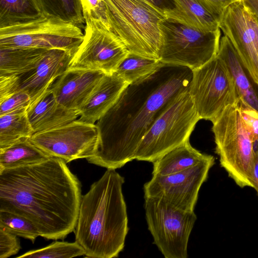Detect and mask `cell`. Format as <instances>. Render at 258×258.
I'll use <instances>...</instances> for the list:
<instances>
[{
	"label": "cell",
	"instance_id": "1",
	"mask_svg": "<svg viewBox=\"0 0 258 258\" xmlns=\"http://www.w3.org/2000/svg\"><path fill=\"white\" fill-rule=\"evenodd\" d=\"M192 70L161 62L153 72L128 84L96 124L99 144L89 163L116 169L134 160L137 148L155 120L189 91Z\"/></svg>",
	"mask_w": 258,
	"mask_h": 258
},
{
	"label": "cell",
	"instance_id": "2",
	"mask_svg": "<svg viewBox=\"0 0 258 258\" xmlns=\"http://www.w3.org/2000/svg\"><path fill=\"white\" fill-rule=\"evenodd\" d=\"M81 183L62 159L0 171V211L23 216L47 239H63L74 231Z\"/></svg>",
	"mask_w": 258,
	"mask_h": 258
},
{
	"label": "cell",
	"instance_id": "3",
	"mask_svg": "<svg viewBox=\"0 0 258 258\" xmlns=\"http://www.w3.org/2000/svg\"><path fill=\"white\" fill-rule=\"evenodd\" d=\"M124 182L115 169H107L82 195L74 232L85 257H117L123 249L128 231Z\"/></svg>",
	"mask_w": 258,
	"mask_h": 258
},
{
	"label": "cell",
	"instance_id": "4",
	"mask_svg": "<svg viewBox=\"0 0 258 258\" xmlns=\"http://www.w3.org/2000/svg\"><path fill=\"white\" fill-rule=\"evenodd\" d=\"M106 21L130 52L159 59L165 16L145 0H104Z\"/></svg>",
	"mask_w": 258,
	"mask_h": 258
},
{
	"label": "cell",
	"instance_id": "5",
	"mask_svg": "<svg viewBox=\"0 0 258 258\" xmlns=\"http://www.w3.org/2000/svg\"><path fill=\"white\" fill-rule=\"evenodd\" d=\"M215 151L228 176L241 188H254L255 149L237 104L228 106L212 122Z\"/></svg>",
	"mask_w": 258,
	"mask_h": 258
},
{
	"label": "cell",
	"instance_id": "6",
	"mask_svg": "<svg viewBox=\"0 0 258 258\" xmlns=\"http://www.w3.org/2000/svg\"><path fill=\"white\" fill-rule=\"evenodd\" d=\"M200 119L189 91L185 92L155 120L140 142L134 159L153 163L189 141Z\"/></svg>",
	"mask_w": 258,
	"mask_h": 258
},
{
	"label": "cell",
	"instance_id": "7",
	"mask_svg": "<svg viewBox=\"0 0 258 258\" xmlns=\"http://www.w3.org/2000/svg\"><path fill=\"white\" fill-rule=\"evenodd\" d=\"M161 62L198 69L216 56L221 31H201L165 19L160 24Z\"/></svg>",
	"mask_w": 258,
	"mask_h": 258
},
{
	"label": "cell",
	"instance_id": "8",
	"mask_svg": "<svg viewBox=\"0 0 258 258\" xmlns=\"http://www.w3.org/2000/svg\"><path fill=\"white\" fill-rule=\"evenodd\" d=\"M189 94L200 119L212 122L239 99L231 74L218 55L192 70Z\"/></svg>",
	"mask_w": 258,
	"mask_h": 258
},
{
	"label": "cell",
	"instance_id": "9",
	"mask_svg": "<svg viewBox=\"0 0 258 258\" xmlns=\"http://www.w3.org/2000/svg\"><path fill=\"white\" fill-rule=\"evenodd\" d=\"M148 230L165 258H186L189 237L197 216L157 198L144 197Z\"/></svg>",
	"mask_w": 258,
	"mask_h": 258
},
{
	"label": "cell",
	"instance_id": "10",
	"mask_svg": "<svg viewBox=\"0 0 258 258\" xmlns=\"http://www.w3.org/2000/svg\"><path fill=\"white\" fill-rule=\"evenodd\" d=\"M81 29L52 17L0 29V47L60 49L75 54L83 40Z\"/></svg>",
	"mask_w": 258,
	"mask_h": 258
},
{
	"label": "cell",
	"instance_id": "11",
	"mask_svg": "<svg viewBox=\"0 0 258 258\" xmlns=\"http://www.w3.org/2000/svg\"><path fill=\"white\" fill-rule=\"evenodd\" d=\"M85 34L69 69L114 73L129 50L107 23L83 13Z\"/></svg>",
	"mask_w": 258,
	"mask_h": 258
},
{
	"label": "cell",
	"instance_id": "12",
	"mask_svg": "<svg viewBox=\"0 0 258 258\" xmlns=\"http://www.w3.org/2000/svg\"><path fill=\"white\" fill-rule=\"evenodd\" d=\"M29 139L51 156L68 163L93 156L98 148L99 133L96 124L78 119L58 127L34 134Z\"/></svg>",
	"mask_w": 258,
	"mask_h": 258
},
{
	"label": "cell",
	"instance_id": "13",
	"mask_svg": "<svg viewBox=\"0 0 258 258\" xmlns=\"http://www.w3.org/2000/svg\"><path fill=\"white\" fill-rule=\"evenodd\" d=\"M215 158L188 169L168 175H152L144 185V197L159 198L174 208L194 211L200 189L207 180Z\"/></svg>",
	"mask_w": 258,
	"mask_h": 258
},
{
	"label": "cell",
	"instance_id": "14",
	"mask_svg": "<svg viewBox=\"0 0 258 258\" xmlns=\"http://www.w3.org/2000/svg\"><path fill=\"white\" fill-rule=\"evenodd\" d=\"M74 54L63 49H48L29 71L18 76H0V101L22 91L32 103L69 69Z\"/></svg>",
	"mask_w": 258,
	"mask_h": 258
},
{
	"label": "cell",
	"instance_id": "15",
	"mask_svg": "<svg viewBox=\"0 0 258 258\" xmlns=\"http://www.w3.org/2000/svg\"><path fill=\"white\" fill-rule=\"evenodd\" d=\"M219 27L229 38L244 64L258 83V54L248 12L242 0L232 4L227 8Z\"/></svg>",
	"mask_w": 258,
	"mask_h": 258
},
{
	"label": "cell",
	"instance_id": "16",
	"mask_svg": "<svg viewBox=\"0 0 258 258\" xmlns=\"http://www.w3.org/2000/svg\"><path fill=\"white\" fill-rule=\"evenodd\" d=\"M105 75L100 71L69 69L49 89L59 104L78 111Z\"/></svg>",
	"mask_w": 258,
	"mask_h": 258
},
{
	"label": "cell",
	"instance_id": "17",
	"mask_svg": "<svg viewBox=\"0 0 258 258\" xmlns=\"http://www.w3.org/2000/svg\"><path fill=\"white\" fill-rule=\"evenodd\" d=\"M26 114L34 134L61 126L80 116L78 111L59 104L49 88L31 104Z\"/></svg>",
	"mask_w": 258,
	"mask_h": 258
},
{
	"label": "cell",
	"instance_id": "18",
	"mask_svg": "<svg viewBox=\"0 0 258 258\" xmlns=\"http://www.w3.org/2000/svg\"><path fill=\"white\" fill-rule=\"evenodd\" d=\"M217 55L228 67L239 99L258 111V83L244 64L229 38L224 35L220 39Z\"/></svg>",
	"mask_w": 258,
	"mask_h": 258
},
{
	"label": "cell",
	"instance_id": "19",
	"mask_svg": "<svg viewBox=\"0 0 258 258\" xmlns=\"http://www.w3.org/2000/svg\"><path fill=\"white\" fill-rule=\"evenodd\" d=\"M128 85L114 73L105 74L78 110V119L95 124Z\"/></svg>",
	"mask_w": 258,
	"mask_h": 258
},
{
	"label": "cell",
	"instance_id": "20",
	"mask_svg": "<svg viewBox=\"0 0 258 258\" xmlns=\"http://www.w3.org/2000/svg\"><path fill=\"white\" fill-rule=\"evenodd\" d=\"M174 8L165 14L166 19L201 31L219 28L220 19L198 0H174Z\"/></svg>",
	"mask_w": 258,
	"mask_h": 258
},
{
	"label": "cell",
	"instance_id": "21",
	"mask_svg": "<svg viewBox=\"0 0 258 258\" xmlns=\"http://www.w3.org/2000/svg\"><path fill=\"white\" fill-rule=\"evenodd\" d=\"M213 156L203 154L187 141L153 162L152 175H168L193 167Z\"/></svg>",
	"mask_w": 258,
	"mask_h": 258
},
{
	"label": "cell",
	"instance_id": "22",
	"mask_svg": "<svg viewBox=\"0 0 258 258\" xmlns=\"http://www.w3.org/2000/svg\"><path fill=\"white\" fill-rule=\"evenodd\" d=\"M48 49L0 47V76H18L32 69Z\"/></svg>",
	"mask_w": 258,
	"mask_h": 258
},
{
	"label": "cell",
	"instance_id": "23",
	"mask_svg": "<svg viewBox=\"0 0 258 258\" xmlns=\"http://www.w3.org/2000/svg\"><path fill=\"white\" fill-rule=\"evenodd\" d=\"M51 157L29 138H24L0 149V171L39 163Z\"/></svg>",
	"mask_w": 258,
	"mask_h": 258
},
{
	"label": "cell",
	"instance_id": "24",
	"mask_svg": "<svg viewBox=\"0 0 258 258\" xmlns=\"http://www.w3.org/2000/svg\"><path fill=\"white\" fill-rule=\"evenodd\" d=\"M44 16L37 0H0V29L28 23Z\"/></svg>",
	"mask_w": 258,
	"mask_h": 258
},
{
	"label": "cell",
	"instance_id": "25",
	"mask_svg": "<svg viewBox=\"0 0 258 258\" xmlns=\"http://www.w3.org/2000/svg\"><path fill=\"white\" fill-rule=\"evenodd\" d=\"M33 134L26 112L0 116V149Z\"/></svg>",
	"mask_w": 258,
	"mask_h": 258
},
{
	"label": "cell",
	"instance_id": "26",
	"mask_svg": "<svg viewBox=\"0 0 258 258\" xmlns=\"http://www.w3.org/2000/svg\"><path fill=\"white\" fill-rule=\"evenodd\" d=\"M45 16L85 28V19L80 0H37Z\"/></svg>",
	"mask_w": 258,
	"mask_h": 258
},
{
	"label": "cell",
	"instance_id": "27",
	"mask_svg": "<svg viewBox=\"0 0 258 258\" xmlns=\"http://www.w3.org/2000/svg\"><path fill=\"white\" fill-rule=\"evenodd\" d=\"M160 63L159 59L129 52L114 73L130 84L154 71Z\"/></svg>",
	"mask_w": 258,
	"mask_h": 258
},
{
	"label": "cell",
	"instance_id": "28",
	"mask_svg": "<svg viewBox=\"0 0 258 258\" xmlns=\"http://www.w3.org/2000/svg\"><path fill=\"white\" fill-rule=\"evenodd\" d=\"M85 251L76 241H55L46 247L28 251L18 258H70L84 255Z\"/></svg>",
	"mask_w": 258,
	"mask_h": 258
},
{
	"label": "cell",
	"instance_id": "29",
	"mask_svg": "<svg viewBox=\"0 0 258 258\" xmlns=\"http://www.w3.org/2000/svg\"><path fill=\"white\" fill-rule=\"evenodd\" d=\"M0 228L33 242L40 236L38 229L31 221L7 211H0Z\"/></svg>",
	"mask_w": 258,
	"mask_h": 258
},
{
	"label": "cell",
	"instance_id": "30",
	"mask_svg": "<svg viewBox=\"0 0 258 258\" xmlns=\"http://www.w3.org/2000/svg\"><path fill=\"white\" fill-rule=\"evenodd\" d=\"M31 103L27 93L17 92L0 102V116L26 112Z\"/></svg>",
	"mask_w": 258,
	"mask_h": 258
},
{
	"label": "cell",
	"instance_id": "31",
	"mask_svg": "<svg viewBox=\"0 0 258 258\" xmlns=\"http://www.w3.org/2000/svg\"><path fill=\"white\" fill-rule=\"evenodd\" d=\"M237 104L247 131L252 137L255 144H258V111L240 99Z\"/></svg>",
	"mask_w": 258,
	"mask_h": 258
},
{
	"label": "cell",
	"instance_id": "32",
	"mask_svg": "<svg viewBox=\"0 0 258 258\" xmlns=\"http://www.w3.org/2000/svg\"><path fill=\"white\" fill-rule=\"evenodd\" d=\"M21 248L17 235L0 228V258L17 254Z\"/></svg>",
	"mask_w": 258,
	"mask_h": 258
},
{
	"label": "cell",
	"instance_id": "33",
	"mask_svg": "<svg viewBox=\"0 0 258 258\" xmlns=\"http://www.w3.org/2000/svg\"><path fill=\"white\" fill-rule=\"evenodd\" d=\"M80 2L83 13L107 22L104 0H80Z\"/></svg>",
	"mask_w": 258,
	"mask_h": 258
},
{
	"label": "cell",
	"instance_id": "34",
	"mask_svg": "<svg viewBox=\"0 0 258 258\" xmlns=\"http://www.w3.org/2000/svg\"><path fill=\"white\" fill-rule=\"evenodd\" d=\"M209 11L221 20L227 8L240 0H198Z\"/></svg>",
	"mask_w": 258,
	"mask_h": 258
},
{
	"label": "cell",
	"instance_id": "35",
	"mask_svg": "<svg viewBox=\"0 0 258 258\" xmlns=\"http://www.w3.org/2000/svg\"><path fill=\"white\" fill-rule=\"evenodd\" d=\"M150 5L162 13L165 14L172 10L175 7L174 0H145Z\"/></svg>",
	"mask_w": 258,
	"mask_h": 258
},
{
	"label": "cell",
	"instance_id": "36",
	"mask_svg": "<svg viewBox=\"0 0 258 258\" xmlns=\"http://www.w3.org/2000/svg\"><path fill=\"white\" fill-rule=\"evenodd\" d=\"M247 11L248 12L249 21L253 29V35L254 43L258 54V19L251 13H250L248 10Z\"/></svg>",
	"mask_w": 258,
	"mask_h": 258
},
{
	"label": "cell",
	"instance_id": "37",
	"mask_svg": "<svg viewBox=\"0 0 258 258\" xmlns=\"http://www.w3.org/2000/svg\"><path fill=\"white\" fill-rule=\"evenodd\" d=\"M248 11L258 19V0H242Z\"/></svg>",
	"mask_w": 258,
	"mask_h": 258
},
{
	"label": "cell",
	"instance_id": "38",
	"mask_svg": "<svg viewBox=\"0 0 258 258\" xmlns=\"http://www.w3.org/2000/svg\"><path fill=\"white\" fill-rule=\"evenodd\" d=\"M253 178L254 189L255 190L258 197V149L255 150Z\"/></svg>",
	"mask_w": 258,
	"mask_h": 258
}]
</instances>
